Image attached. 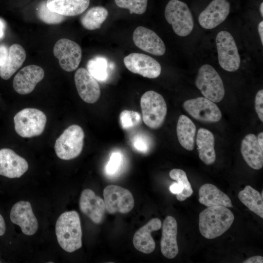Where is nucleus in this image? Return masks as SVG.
<instances>
[{
    "label": "nucleus",
    "mask_w": 263,
    "mask_h": 263,
    "mask_svg": "<svg viewBox=\"0 0 263 263\" xmlns=\"http://www.w3.org/2000/svg\"><path fill=\"white\" fill-rule=\"evenodd\" d=\"M262 196L263 197V191H262V194H261Z\"/></svg>",
    "instance_id": "obj_45"
},
{
    "label": "nucleus",
    "mask_w": 263,
    "mask_h": 263,
    "mask_svg": "<svg viewBox=\"0 0 263 263\" xmlns=\"http://www.w3.org/2000/svg\"><path fill=\"white\" fill-rule=\"evenodd\" d=\"M241 152L246 164L252 169L258 170L263 166V149L259 145L257 136L247 134L241 143Z\"/></svg>",
    "instance_id": "obj_22"
},
{
    "label": "nucleus",
    "mask_w": 263,
    "mask_h": 263,
    "mask_svg": "<svg viewBox=\"0 0 263 263\" xmlns=\"http://www.w3.org/2000/svg\"><path fill=\"white\" fill-rule=\"evenodd\" d=\"M133 41L138 48L155 56L165 54L166 46L162 39L152 30L139 26L134 31Z\"/></svg>",
    "instance_id": "obj_15"
},
{
    "label": "nucleus",
    "mask_w": 263,
    "mask_h": 263,
    "mask_svg": "<svg viewBox=\"0 0 263 263\" xmlns=\"http://www.w3.org/2000/svg\"><path fill=\"white\" fill-rule=\"evenodd\" d=\"M46 115L35 108H25L14 117L15 130L22 137H32L40 135L45 129Z\"/></svg>",
    "instance_id": "obj_7"
},
{
    "label": "nucleus",
    "mask_w": 263,
    "mask_h": 263,
    "mask_svg": "<svg viewBox=\"0 0 263 263\" xmlns=\"http://www.w3.org/2000/svg\"><path fill=\"white\" fill-rule=\"evenodd\" d=\"M258 30L260 37L262 45H263V21L259 22L258 26Z\"/></svg>",
    "instance_id": "obj_41"
},
{
    "label": "nucleus",
    "mask_w": 263,
    "mask_h": 263,
    "mask_svg": "<svg viewBox=\"0 0 263 263\" xmlns=\"http://www.w3.org/2000/svg\"><path fill=\"white\" fill-rule=\"evenodd\" d=\"M126 67L131 72L149 78L158 77L161 72L160 63L152 57L141 53H133L123 60Z\"/></svg>",
    "instance_id": "obj_12"
},
{
    "label": "nucleus",
    "mask_w": 263,
    "mask_h": 263,
    "mask_svg": "<svg viewBox=\"0 0 263 263\" xmlns=\"http://www.w3.org/2000/svg\"><path fill=\"white\" fill-rule=\"evenodd\" d=\"M227 0H213L200 14L198 22L206 29H212L224 21L230 13Z\"/></svg>",
    "instance_id": "obj_14"
},
{
    "label": "nucleus",
    "mask_w": 263,
    "mask_h": 263,
    "mask_svg": "<svg viewBox=\"0 0 263 263\" xmlns=\"http://www.w3.org/2000/svg\"><path fill=\"white\" fill-rule=\"evenodd\" d=\"M121 160V155L119 152H113L111 155L110 160L106 166L107 172L109 174L115 173L120 165Z\"/></svg>",
    "instance_id": "obj_35"
},
{
    "label": "nucleus",
    "mask_w": 263,
    "mask_h": 263,
    "mask_svg": "<svg viewBox=\"0 0 263 263\" xmlns=\"http://www.w3.org/2000/svg\"><path fill=\"white\" fill-rule=\"evenodd\" d=\"M162 227L161 220L157 218L150 220L134 234L132 242L134 247L138 251L145 253H152L155 247V243L151 234Z\"/></svg>",
    "instance_id": "obj_21"
},
{
    "label": "nucleus",
    "mask_w": 263,
    "mask_h": 263,
    "mask_svg": "<svg viewBox=\"0 0 263 263\" xmlns=\"http://www.w3.org/2000/svg\"><path fill=\"white\" fill-rule=\"evenodd\" d=\"M108 16V11L102 6H94L88 10L82 17L80 22L82 26L89 30L100 28Z\"/></svg>",
    "instance_id": "obj_30"
},
{
    "label": "nucleus",
    "mask_w": 263,
    "mask_h": 263,
    "mask_svg": "<svg viewBox=\"0 0 263 263\" xmlns=\"http://www.w3.org/2000/svg\"><path fill=\"white\" fill-rule=\"evenodd\" d=\"M195 84L205 97L214 103L220 102L225 96L223 80L209 64H204L199 68Z\"/></svg>",
    "instance_id": "obj_4"
},
{
    "label": "nucleus",
    "mask_w": 263,
    "mask_h": 263,
    "mask_svg": "<svg viewBox=\"0 0 263 263\" xmlns=\"http://www.w3.org/2000/svg\"><path fill=\"white\" fill-rule=\"evenodd\" d=\"M87 68L88 72L99 81H105L108 78V63L103 56H95L90 59Z\"/></svg>",
    "instance_id": "obj_31"
},
{
    "label": "nucleus",
    "mask_w": 263,
    "mask_h": 263,
    "mask_svg": "<svg viewBox=\"0 0 263 263\" xmlns=\"http://www.w3.org/2000/svg\"><path fill=\"white\" fill-rule=\"evenodd\" d=\"M162 230L160 242L161 251L167 258L173 259L179 252L177 242L178 225L176 219L172 216H168L165 219Z\"/></svg>",
    "instance_id": "obj_20"
},
{
    "label": "nucleus",
    "mask_w": 263,
    "mask_h": 263,
    "mask_svg": "<svg viewBox=\"0 0 263 263\" xmlns=\"http://www.w3.org/2000/svg\"><path fill=\"white\" fill-rule=\"evenodd\" d=\"M44 76V71L41 67L36 65L27 66L15 76L13 81L14 89L20 94H30Z\"/></svg>",
    "instance_id": "obj_17"
},
{
    "label": "nucleus",
    "mask_w": 263,
    "mask_h": 263,
    "mask_svg": "<svg viewBox=\"0 0 263 263\" xmlns=\"http://www.w3.org/2000/svg\"><path fill=\"white\" fill-rule=\"evenodd\" d=\"M263 258L261 256H255L250 257L243 262V263H263Z\"/></svg>",
    "instance_id": "obj_39"
},
{
    "label": "nucleus",
    "mask_w": 263,
    "mask_h": 263,
    "mask_svg": "<svg viewBox=\"0 0 263 263\" xmlns=\"http://www.w3.org/2000/svg\"><path fill=\"white\" fill-rule=\"evenodd\" d=\"M10 218L26 235H32L38 230L37 219L33 212L30 203L28 201H20L14 204L10 211Z\"/></svg>",
    "instance_id": "obj_13"
},
{
    "label": "nucleus",
    "mask_w": 263,
    "mask_h": 263,
    "mask_svg": "<svg viewBox=\"0 0 263 263\" xmlns=\"http://www.w3.org/2000/svg\"><path fill=\"white\" fill-rule=\"evenodd\" d=\"M75 82L78 94L85 102L93 104L100 96V88L96 80L83 68L77 70L75 74Z\"/></svg>",
    "instance_id": "obj_18"
},
{
    "label": "nucleus",
    "mask_w": 263,
    "mask_h": 263,
    "mask_svg": "<svg viewBox=\"0 0 263 263\" xmlns=\"http://www.w3.org/2000/svg\"><path fill=\"white\" fill-rule=\"evenodd\" d=\"M255 110L260 120L263 121V90H259L255 96Z\"/></svg>",
    "instance_id": "obj_36"
},
{
    "label": "nucleus",
    "mask_w": 263,
    "mask_h": 263,
    "mask_svg": "<svg viewBox=\"0 0 263 263\" xmlns=\"http://www.w3.org/2000/svg\"><path fill=\"white\" fill-rule=\"evenodd\" d=\"M25 58L24 48L18 44L12 45L8 50L6 61L0 67V76L4 80L9 79L21 66Z\"/></svg>",
    "instance_id": "obj_26"
},
{
    "label": "nucleus",
    "mask_w": 263,
    "mask_h": 263,
    "mask_svg": "<svg viewBox=\"0 0 263 263\" xmlns=\"http://www.w3.org/2000/svg\"><path fill=\"white\" fill-rule=\"evenodd\" d=\"M258 142L261 148L263 149V132H260L257 137Z\"/></svg>",
    "instance_id": "obj_43"
},
{
    "label": "nucleus",
    "mask_w": 263,
    "mask_h": 263,
    "mask_svg": "<svg viewBox=\"0 0 263 263\" xmlns=\"http://www.w3.org/2000/svg\"><path fill=\"white\" fill-rule=\"evenodd\" d=\"M169 175L172 179L177 182L170 186L169 190L172 193L176 194L178 201H184L191 196L193 190L186 173L183 170L174 169L170 170Z\"/></svg>",
    "instance_id": "obj_28"
},
{
    "label": "nucleus",
    "mask_w": 263,
    "mask_h": 263,
    "mask_svg": "<svg viewBox=\"0 0 263 263\" xmlns=\"http://www.w3.org/2000/svg\"><path fill=\"white\" fill-rule=\"evenodd\" d=\"M134 147L139 151L146 152L148 149L147 141L142 137H135L133 140Z\"/></svg>",
    "instance_id": "obj_37"
},
{
    "label": "nucleus",
    "mask_w": 263,
    "mask_h": 263,
    "mask_svg": "<svg viewBox=\"0 0 263 263\" xmlns=\"http://www.w3.org/2000/svg\"><path fill=\"white\" fill-rule=\"evenodd\" d=\"M6 230V225L5 223V221L2 216V215L0 214V236H2Z\"/></svg>",
    "instance_id": "obj_40"
},
{
    "label": "nucleus",
    "mask_w": 263,
    "mask_h": 263,
    "mask_svg": "<svg viewBox=\"0 0 263 263\" xmlns=\"http://www.w3.org/2000/svg\"><path fill=\"white\" fill-rule=\"evenodd\" d=\"M8 50L3 45H0V67L2 66L7 59Z\"/></svg>",
    "instance_id": "obj_38"
},
{
    "label": "nucleus",
    "mask_w": 263,
    "mask_h": 263,
    "mask_svg": "<svg viewBox=\"0 0 263 263\" xmlns=\"http://www.w3.org/2000/svg\"><path fill=\"white\" fill-rule=\"evenodd\" d=\"M28 164L14 150L3 148L0 150V175L9 178H19L26 172Z\"/></svg>",
    "instance_id": "obj_16"
},
{
    "label": "nucleus",
    "mask_w": 263,
    "mask_h": 263,
    "mask_svg": "<svg viewBox=\"0 0 263 263\" xmlns=\"http://www.w3.org/2000/svg\"></svg>",
    "instance_id": "obj_46"
},
{
    "label": "nucleus",
    "mask_w": 263,
    "mask_h": 263,
    "mask_svg": "<svg viewBox=\"0 0 263 263\" xmlns=\"http://www.w3.org/2000/svg\"><path fill=\"white\" fill-rule=\"evenodd\" d=\"M116 5L129 10L131 14L141 15L147 9L148 0H114Z\"/></svg>",
    "instance_id": "obj_33"
},
{
    "label": "nucleus",
    "mask_w": 263,
    "mask_h": 263,
    "mask_svg": "<svg viewBox=\"0 0 263 263\" xmlns=\"http://www.w3.org/2000/svg\"><path fill=\"white\" fill-rule=\"evenodd\" d=\"M199 201L207 207L223 206L232 207L230 198L213 184L207 183L199 189Z\"/></svg>",
    "instance_id": "obj_23"
},
{
    "label": "nucleus",
    "mask_w": 263,
    "mask_h": 263,
    "mask_svg": "<svg viewBox=\"0 0 263 263\" xmlns=\"http://www.w3.org/2000/svg\"><path fill=\"white\" fill-rule=\"evenodd\" d=\"M185 110L193 118L205 123L219 122L222 113L217 105L205 97H199L185 101Z\"/></svg>",
    "instance_id": "obj_10"
},
{
    "label": "nucleus",
    "mask_w": 263,
    "mask_h": 263,
    "mask_svg": "<svg viewBox=\"0 0 263 263\" xmlns=\"http://www.w3.org/2000/svg\"><path fill=\"white\" fill-rule=\"evenodd\" d=\"M5 23L3 20L0 19V38H3L4 34Z\"/></svg>",
    "instance_id": "obj_42"
},
{
    "label": "nucleus",
    "mask_w": 263,
    "mask_h": 263,
    "mask_svg": "<svg viewBox=\"0 0 263 263\" xmlns=\"http://www.w3.org/2000/svg\"><path fill=\"white\" fill-rule=\"evenodd\" d=\"M200 160L207 165L213 164L216 159L213 134L205 128L199 129L196 139Z\"/></svg>",
    "instance_id": "obj_24"
},
{
    "label": "nucleus",
    "mask_w": 263,
    "mask_h": 263,
    "mask_svg": "<svg viewBox=\"0 0 263 263\" xmlns=\"http://www.w3.org/2000/svg\"><path fill=\"white\" fill-rule=\"evenodd\" d=\"M260 13L262 17H263V2H262L260 7Z\"/></svg>",
    "instance_id": "obj_44"
},
{
    "label": "nucleus",
    "mask_w": 263,
    "mask_h": 263,
    "mask_svg": "<svg viewBox=\"0 0 263 263\" xmlns=\"http://www.w3.org/2000/svg\"><path fill=\"white\" fill-rule=\"evenodd\" d=\"M140 106L145 125L154 130L160 128L167 113V104L162 95L153 91H147L141 97Z\"/></svg>",
    "instance_id": "obj_3"
},
{
    "label": "nucleus",
    "mask_w": 263,
    "mask_h": 263,
    "mask_svg": "<svg viewBox=\"0 0 263 263\" xmlns=\"http://www.w3.org/2000/svg\"><path fill=\"white\" fill-rule=\"evenodd\" d=\"M234 220L233 213L226 207H207L199 214V231L205 238L213 239L226 231Z\"/></svg>",
    "instance_id": "obj_1"
},
{
    "label": "nucleus",
    "mask_w": 263,
    "mask_h": 263,
    "mask_svg": "<svg viewBox=\"0 0 263 263\" xmlns=\"http://www.w3.org/2000/svg\"><path fill=\"white\" fill-rule=\"evenodd\" d=\"M238 197L249 210L263 218V199L258 191L247 185L239 192Z\"/></svg>",
    "instance_id": "obj_29"
},
{
    "label": "nucleus",
    "mask_w": 263,
    "mask_h": 263,
    "mask_svg": "<svg viewBox=\"0 0 263 263\" xmlns=\"http://www.w3.org/2000/svg\"><path fill=\"white\" fill-rule=\"evenodd\" d=\"M103 196L106 210L110 214L127 213L134 206V198L130 191L118 186H107L103 190Z\"/></svg>",
    "instance_id": "obj_9"
},
{
    "label": "nucleus",
    "mask_w": 263,
    "mask_h": 263,
    "mask_svg": "<svg viewBox=\"0 0 263 263\" xmlns=\"http://www.w3.org/2000/svg\"><path fill=\"white\" fill-rule=\"evenodd\" d=\"M165 17L171 25L174 33L179 36L186 37L192 32L194 20L187 4L179 0H170L165 10Z\"/></svg>",
    "instance_id": "obj_6"
},
{
    "label": "nucleus",
    "mask_w": 263,
    "mask_h": 263,
    "mask_svg": "<svg viewBox=\"0 0 263 263\" xmlns=\"http://www.w3.org/2000/svg\"><path fill=\"white\" fill-rule=\"evenodd\" d=\"M215 41L221 67L228 72L237 71L240 66L241 58L231 34L227 31H221L217 34Z\"/></svg>",
    "instance_id": "obj_8"
},
{
    "label": "nucleus",
    "mask_w": 263,
    "mask_h": 263,
    "mask_svg": "<svg viewBox=\"0 0 263 263\" xmlns=\"http://www.w3.org/2000/svg\"><path fill=\"white\" fill-rule=\"evenodd\" d=\"M51 10L64 16H75L83 13L88 7L90 0H47Z\"/></svg>",
    "instance_id": "obj_25"
},
{
    "label": "nucleus",
    "mask_w": 263,
    "mask_h": 263,
    "mask_svg": "<svg viewBox=\"0 0 263 263\" xmlns=\"http://www.w3.org/2000/svg\"><path fill=\"white\" fill-rule=\"evenodd\" d=\"M53 53L58 58L60 67L67 72L75 70L81 60L82 51L80 46L67 38H61L56 43Z\"/></svg>",
    "instance_id": "obj_11"
},
{
    "label": "nucleus",
    "mask_w": 263,
    "mask_h": 263,
    "mask_svg": "<svg viewBox=\"0 0 263 263\" xmlns=\"http://www.w3.org/2000/svg\"><path fill=\"white\" fill-rule=\"evenodd\" d=\"M196 128L188 116L181 115L178 120L176 133L180 145L187 150L194 149Z\"/></svg>",
    "instance_id": "obj_27"
},
{
    "label": "nucleus",
    "mask_w": 263,
    "mask_h": 263,
    "mask_svg": "<svg viewBox=\"0 0 263 263\" xmlns=\"http://www.w3.org/2000/svg\"><path fill=\"white\" fill-rule=\"evenodd\" d=\"M84 139L82 128L77 125H71L56 141L55 150L56 155L65 160L77 157L82 150Z\"/></svg>",
    "instance_id": "obj_5"
},
{
    "label": "nucleus",
    "mask_w": 263,
    "mask_h": 263,
    "mask_svg": "<svg viewBox=\"0 0 263 263\" xmlns=\"http://www.w3.org/2000/svg\"><path fill=\"white\" fill-rule=\"evenodd\" d=\"M79 205L81 211L93 223L99 224L102 222L106 210L105 202L93 190L90 189L83 190Z\"/></svg>",
    "instance_id": "obj_19"
},
{
    "label": "nucleus",
    "mask_w": 263,
    "mask_h": 263,
    "mask_svg": "<svg viewBox=\"0 0 263 263\" xmlns=\"http://www.w3.org/2000/svg\"><path fill=\"white\" fill-rule=\"evenodd\" d=\"M56 234L61 247L72 253L82 246V230L78 213L74 210L62 213L56 224Z\"/></svg>",
    "instance_id": "obj_2"
},
{
    "label": "nucleus",
    "mask_w": 263,
    "mask_h": 263,
    "mask_svg": "<svg viewBox=\"0 0 263 263\" xmlns=\"http://www.w3.org/2000/svg\"><path fill=\"white\" fill-rule=\"evenodd\" d=\"M37 15L42 22L49 24H58L65 19V16L49 9L47 6L46 1H43L40 4Z\"/></svg>",
    "instance_id": "obj_32"
},
{
    "label": "nucleus",
    "mask_w": 263,
    "mask_h": 263,
    "mask_svg": "<svg viewBox=\"0 0 263 263\" xmlns=\"http://www.w3.org/2000/svg\"><path fill=\"white\" fill-rule=\"evenodd\" d=\"M140 120V114L134 111L124 110L120 114V121L124 129L131 128Z\"/></svg>",
    "instance_id": "obj_34"
}]
</instances>
